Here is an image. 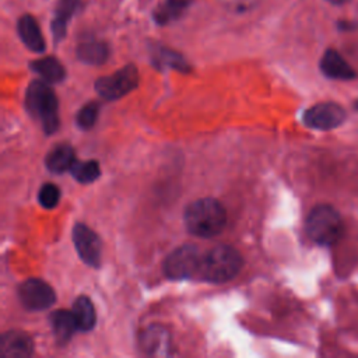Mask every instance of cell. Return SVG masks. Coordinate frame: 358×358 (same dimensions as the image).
Listing matches in <instances>:
<instances>
[{"instance_id": "obj_5", "label": "cell", "mask_w": 358, "mask_h": 358, "mask_svg": "<svg viewBox=\"0 0 358 358\" xmlns=\"http://www.w3.org/2000/svg\"><path fill=\"white\" fill-rule=\"evenodd\" d=\"M203 253L194 245H183L172 250L164 262V273L172 280L199 278Z\"/></svg>"}, {"instance_id": "obj_26", "label": "cell", "mask_w": 358, "mask_h": 358, "mask_svg": "<svg viewBox=\"0 0 358 358\" xmlns=\"http://www.w3.org/2000/svg\"><path fill=\"white\" fill-rule=\"evenodd\" d=\"M329 3H331V4H334V6H341V4H344L347 0H327Z\"/></svg>"}, {"instance_id": "obj_25", "label": "cell", "mask_w": 358, "mask_h": 358, "mask_svg": "<svg viewBox=\"0 0 358 358\" xmlns=\"http://www.w3.org/2000/svg\"><path fill=\"white\" fill-rule=\"evenodd\" d=\"M337 27L340 31H354L358 28V24L354 22V21H345V20H341L337 22Z\"/></svg>"}, {"instance_id": "obj_16", "label": "cell", "mask_w": 358, "mask_h": 358, "mask_svg": "<svg viewBox=\"0 0 358 358\" xmlns=\"http://www.w3.org/2000/svg\"><path fill=\"white\" fill-rule=\"evenodd\" d=\"M49 322H50L53 334L56 336L59 343H67L71 338L73 333L78 330L73 312H69L64 309H59L53 312L49 317Z\"/></svg>"}, {"instance_id": "obj_6", "label": "cell", "mask_w": 358, "mask_h": 358, "mask_svg": "<svg viewBox=\"0 0 358 358\" xmlns=\"http://www.w3.org/2000/svg\"><path fill=\"white\" fill-rule=\"evenodd\" d=\"M138 84V71L134 64H127L110 76H105L96 80L95 90L105 99H117Z\"/></svg>"}, {"instance_id": "obj_14", "label": "cell", "mask_w": 358, "mask_h": 358, "mask_svg": "<svg viewBox=\"0 0 358 358\" xmlns=\"http://www.w3.org/2000/svg\"><path fill=\"white\" fill-rule=\"evenodd\" d=\"M141 347L151 355H166L169 352V337L165 329L152 326L141 336Z\"/></svg>"}, {"instance_id": "obj_12", "label": "cell", "mask_w": 358, "mask_h": 358, "mask_svg": "<svg viewBox=\"0 0 358 358\" xmlns=\"http://www.w3.org/2000/svg\"><path fill=\"white\" fill-rule=\"evenodd\" d=\"M17 31H18L20 39L29 50L36 53H41L45 50V46H46L45 39L42 36L39 24L32 15L29 14L21 15L17 22Z\"/></svg>"}, {"instance_id": "obj_24", "label": "cell", "mask_w": 358, "mask_h": 358, "mask_svg": "<svg viewBox=\"0 0 358 358\" xmlns=\"http://www.w3.org/2000/svg\"><path fill=\"white\" fill-rule=\"evenodd\" d=\"M98 112H99V105L96 102H88L85 103L77 113V124L78 127L88 130L91 129L98 117Z\"/></svg>"}, {"instance_id": "obj_3", "label": "cell", "mask_w": 358, "mask_h": 358, "mask_svg": "<svg viewBox=\"0 0 358 358\" xmlns=\"http://www.w3.org/2000/svg\"><path fill=\"white\" fill-rule=\"evenodd\" d=\"M242 264L243 259L236 249L220 245L203 255L199 278L210 282H225L241 271Z\"/></svg>"}, {"instance_id": "obj_22", "label": "cell", "mask_w": 358, "mask_h": 358, "mask_svg": "<svg viewBox=\"0 0 358 358\" xmlns=\"http://www.w3.org/2000/svg\"><path fill=\"white\" fill-rule=\"evenodd\" d=\"M73 178L80 183H91L101 175L99 164L94 159L90 161H74L70 168Z\"/></svg>"}, {"instance_id": "obj_9", "label": "cell", "mask_w": 358, "mask_h": 358, "mask_svg": "<svg viewBox=\"0 0 358 358\" xmlns=\"http://www.w3.org/2000/svg\"><path fill=\"white\" fill-rule=\"evenodd\" d=\"M73 242L81 260L92 267L101 264V241L96 234L84 224H76L73 228Z\"/></svg>"}, {"instance_id": "obj_4", "label": "cell", "mask_w": 358, "mask_h": 358, "mask_svg": "<svg viewBox=\"0 0 358 358\" xmlns=\"http://www.w3.org/2000/svg\"><path fill=\"white\" fill-rule=\"evenodd\" d=\"M306 234L308 236L324 246L334 245L340 241L344 224L340 213L329 204L315 206L306 217Z\"/></svg>"}, {"instance_id": "obj_21", "label": "cell", "mask_w": 358, "mask_h": 358, "mask_svg": "<svg viewBox=\"0 0 358 358\" xmlns=\"http://www.w3.org/2000/svg\"><path fill=\"white\" fill-rule=\"evenodd\" d=\"M152 60L154 64L158 67L162 66H168L180 71H187L189 70V64L186 63V60L176 52L162 48V46H155L152 50Z\"/></svg>"}, {"instance_id": "obj_1", "label": "cell", "mask_w": 358, "mask_h": 358, "mask_svg": "<svg viewBox=\"0 0 358 358\" xmlns=\"http://www.w3.org/2000/svg\"><path fill=\"white\" fill-rule=\"evenodd\" d=\"M186 229L200 238H213L218 235L227 224L224 206L213 199L203 197L190 203L183 214Z\"/></svg>"}, {"instance_id": "obj_18", "label": "cell", "mask_w": 358, "mask_h": 358, "mask_svg": "<svg viewBox=\"0 0 358 358\" xmlns=\"http://www.w3.org/2000/svg\"><path fill=\"white\" fill-rule=\"evenodd\" d=\"M31 69L46 83H60L66 77L63 64L53 56H46L31 63Z\"/></svg>"}, {"instance_id": "obj_11", "label": "cell", "mask_w": 358, "mask_h": 358, "mask_svg": "<svg viewBox=\"0 0 358 358\" xmlns=\"http://www.w3.org/2000/svg\"><path fill=\"white\" fill-rule=\"evenodd\" d=\"M322 73L331 80L348 81L355 78L354 69L345 62V59L334 49H327L320 59Z\"/></svg>"}, {"instance_id": "obj_15", "label": "cell", "mask_w": 358, "mask_h": 358, "mask_svg": "<svg viewBox=\"0 0 358 358\" xmlns=\"http://www.w3.org/2000/svg\"><path fill=\"white\" fill-rule=\"evenodd\" d=\"M74 150L69 144H57L55 145L45 158L46 168L53 173H62L67 169L70 171L74 164Z\"/></svg>"}, {"instance_id": "obj_20", "label": "cell", "mask_w": 358, "mask_h": 358, "mask_svg": "<svg viewBox=\"0 0 358 358\" xmlns=\"http://www.w3.org/2000/svg\"><path fill=\"white\" fill-rule=\"evenodd\" d=\"M192 0H164L154 11V20L159 25H165L182 15Z\"/></svg>"}, {"instance_id": "obj_7", "label": "cell", "mask_w": 358, "mask_h": 358, "mask_svg": "<svg viewBox=\"0 0 358 358\" xmlns=\"http://www.w3.org/2000/svg\"><path fill=\"white\" fill-rule=\"evenodd\" d=\"M347 113L336 102H320L303 113V123L315 130H333L344 123Z\"/></svg>"}, {"instance_id": "obj_8", "label": "cell", "mask_w": 358, "mask_h": 358, "mask_svg": "<svg viewBox=\"0 0 358 358\" xmlns=\"http://www.w3.org/2000/svg\"><path fill=\"white\" fill-rule=\"evenodd\" d=\"M18 296L21 303L29 310H43L50 308L56 295L53 288L39 278H28L18 287Z\"/></svg>"}, {"instance_id": "obj_10", "label": "cell", "mask_w": 358, "mask_h": 358, "mask_svg": "<svg viewBox=\"0 0 358 358\" xmlns=\"http://www.w3.org/2000/svg\"><path fill=\"white\" fill-rule=\"evenodd\" d=\"M34 351L31 337L22 331H8L0 338V355L3 358H27Z\"/></svg>"}, {"instance_id": "obj_13", "label": "cell", "mask_w": 358, "mask_h": 358, "mask_svg": "<svg viewBox=\"0 0 358 358\" xmlns=\"http://www.w3.org/2000/svg\"><path fill=\"white\" fill-rule=\"evenodd\" d=\"M81 7V0H59L55 15L52 20V34L55 42H60L67 31V24L70 22L71 17L78 11Z\"/></svg>"}, {"instance_id": "obj_2", "label": "cell", "mask_w": 358, "mask_h": 358, "mask_svg": "<svg viewBox=\"0 0 358 358\" xmlns=\"http://www.w3.org/2000/svg\"><path fill=\"white\" fill-rule=\"evenodd\" d=\"M25 106L34 117L41 120L46 134H52L59 129L57 98L49 83L45 80L32 81L25 92Z\"/></svg>"}, {"instance_id": "obj_23", "label": "cell", "mask_w": 358, "mask_h": 358, "mask_svg": "<svg viewBox=\"0 0 358 358\" xmlns=\"http://www.w3.org/2000/svg\"><path fill=\"white\" fill-rule=\"evenodd\" d=\"M60 200V190L55 183H45L38 192V201L43 208H55Z\"/></svg>"}, {"instance_id": "obj_17", "label": "cell", "mask_w": 358, "mask_h": 358, "mask_svg": "<svg viewBox=\"0 0 358 358\" xmlns=\"http://www.w3.org/2000/svg\"><path fill=\"white\" fill-rule=\"evenodd\" d=\"M77 57L87 64H102L109 56V48L105 42L96 39L83 41L77 46Z\"/></svg>"}, {"instance_id": "obj_19", "label": "cell", "mask_w": 358, "mask_h": 358, "mask_svg": "<svg viewBox=\"0 0 358 358\" xmlns=\"http://www.w3.org/2000/svg\"><path fill=\"white\" fill-rule=\"evenodd\" d=\"M76 322H77V327L81 331H88L95 326L96 322V315H95V308L91 302V299L85 295H80L74 303H73V309H71Z\"/></svg>"}]
</instances>
